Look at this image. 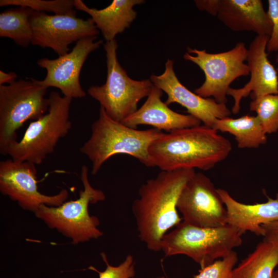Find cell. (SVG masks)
<instances>
[{
	"label": "cell",
	"instance_id": "cell-1",
	"mask_svg": "<svg viewBox=\"0 0 278 278\" xmlns=\"http://www.w3.org/2000/svg\"><path fill=\"white\" fill-rule=\"evenodd\" d=\"M195 169L161 171L139 188V197L132 205L138 236L152 251H161V242L167 230L181 222L177 203L182 189Z\"/></svg>",
	"mask_w": 278,
	"mask_h": 278
},
{
	"label": "cell",
	"instance_id": "cell-2",
	"mask_svg": "<svg viewBox=\"0 0 278 278\" xmlns=\"http://www.w3.org/2000/svg\"><path fill=\"white\" fill-rule=\"evenodd\" d=\"M231 142L212 127L200 125L164 133L151 144L149 152L162 171L198 168L207 170L224 160Z\"/></svg>",
	"mask_w": 278,
	"mask_h": 278
},
{
	"label": "cell",
	"instance_id": "cell-3",
	"mask_svg": "<svg viewBox=\"0 0 278 278\" xmlns=\"http://www.w3.org/2000/svg\"><path fill=\"white\" fill-rule=\"evenodd\" d=\"M164 133L155 128L137 130L126 126L111 118L100 106L99 117L91 126V136L80 151L91 161L93 175L109 158L119 154L132 156L145 166L153 167L149 149Z\"/></svg>",
	"mask_w": 278,
	"mask_h": 278
},
{
	"label": "cell",
	"instance_id": "cell-4",
	"mask_svg": "<svg viewBox=\"0 0 278 278\" xmlns=\"http://www.w3.org/2000/svg\"><path fill=\"white\" fill-rule=\"evenodd\" d=\"M241 236L237 229L228 224L216 228H201L182 221L164 235L161 251L166 257L186 255L202 269L240 246L242 242Z\"/></svg>",
	"mask_w": 278,
	"mask_h": 278
},
{
	"label": "cell",
	"instance_id": "cell-5",
	"mask_svg": "<svg viewBox=\"0 0 278 278\" xmlns=\"http://www.w3.org/2000/svg\"><path fill=\"white\" fill-rule=\"evenodd\" d=\"M47 112L30 123L23 136L8 148L7 155L17 161L39 165L52 153L72 128L70 111L72 98L50 92Z\"/></svg>",
	"mask_w": 278,
	"mask_h": 278
},
{
	"label": "cell",
	"instance_id": "cell-6",
	"mask_svg": "<svg viewBox=\"0 0 278 278\" xmlns=\"http://www.w3.org/2000/svg\"><path fill=\"white\" fill-rule=\"evenodd\" d=\"M80 177L83 189L79 192L78 199L58 206L43 204L34 213L49 228L56 229L74 244L97 239L103 235L98 228V218L89 214V205L104 201L106 196L102 190L92 186L85 165L81 167Z\"/></svg>",
	"mask_w": 278,
	"mask_h": 278
},
{
	"label": "cell",
	"instance_id": "cell-7",
	"mask_svg": "<svg viewBox=\"0 0 278 278\" xmlns=\"http://www.w3.org/2000/svg\"><path fill=\"white\" fill-rule=\"evenodd\" d=\"M117 47L115 39L103 44L107 67L106 83L91 86L87 92L111 118L121 123L137 110L138 103L149 96L154 85L150 79L135 80L128 76L118 62Z\"/></svg>",
	"mask_w": 278,
	"mask_h": 278
},
{
	"label": "cell",
	"instance_id": "cell-8",
	"mask_svg": "<svg viewBox=\"0 0 278 278\" xmlns=\"http://www.w3.org/2000/svg\"><path fill=\"white\" fill-rule=\"evenodd\" d=\"M47 89L33 78L0 85V153L18 141L17 131L27 120H37L48 111Z\"/></svg>",
	"mask_w": 278,
	"mask_h": 278
},
{
	"label": "cell",
	"instance_id": "cell-9",
	"mask_svg": "<svg viewBox=\"0 0 278 278\" xmlns=\"http://www.w3.org/2000/svg\"><path fill=\"white\" fill-rule=\"evenodd\" d=\"M247 50L243 42L237 43L231 50L216 54L187 47L184 59L197 64L205 75L204 82L194 93L206 98L212 97L217 102L226 104L231 83L250 74L245 63Z\"/></svg>",
	"mask_w": 278,
	"mask_h": 278
},
{
	"label": "cell",
	"instance_id": "cell-10",
	"mask_svg": "<svg viewBox=\"0 0 278 278\" xmlns=\"http://www.w3.org/2000/svg\"><path fill=\"white\" fill-rule=\"evenodd\" d=\"M177 209L183 222L201 228H216L227 224L224 204L211 179L195 172L187 182L178 199Z\"/></svg>",
	"mask_w": 278,
	"mask_h": 278
},
{
	"label": "cell",
	"instance_id": "cell-11",
	"mask_svg": "<svg viewBox=\"0 0 278 278\" xmlns=\"http://www.w3.org/2000/svg\"><path fill=\"white\" fill-rule=\"evenodd\" d=\"M36 165L27 161L12 159L0 162V192L16 202L24 210L35 213L45 204L58 206L67 199L69 193L65 189L58 194L46 195L38 190Z\"/></svg>",
	"mask_w": 278,
	"mask_h": 278
},
{
	"label": "cell",
	"instance_id": "cell-12",
	"mask_svg": "<svg viewBox=\"0 0 278 278\" xmlns=\"http://www.w3.org/2000/svg\"><path fill=\"white\" fill-rule=\"evenodd\" d=\"M30 21L33 31L31 44L50 48L59 56L70 52L72 43L99 34L91 18L84 20L76 16L49 15L35 11Z\"/></svg>",
	"mask_w": 278,
	"mask_h": 278
},
{
	"label": "cell",
	"instance_id": "cell-13",
	"mask_svg": "<svg viewBox=\"0 0 278 278\" xmlns=\"http://www.w3.org/2000/svg\"><path fill=\"white\" fill-rule=\"evenodd\" d=\"M97 38L89 37L79 40L71 51L56 59H39L37 64L46 70V75L42 80L34 79L35 82L46 89L56 88L66 97H84L86 93L80 84V74L89 54L103 43L102 40L95 41Z\"/></svg>",
	"mask_w": 278,
	"mask_h": 278
},
{
	"label": "cell",
	"instance_id": "cell-14",
	"mask_svg": "<svg viewBox=\"0 0 278 278\" xmlns=\"http://www.w3.org/2000/svg\"><path fill=\"white\" fill-rule=\"evenodd\" d=\"M165 68L161 75H151L150 80L154 86L167 94L165 102L167 105L180 104L186 109L188 114L212 128L216 119L231 115L226 104L218 103L213 98L202 97L183 85L175 73L172 60H167Z\"/></svg>",
	"mask_w": 278,
	"mask_h": 278
},
{
	"label": "cell",
	"instance_id": "cell-15",
	"mask_svg": "<svg viewBox=\"0 0 278 278\" xmlns=\"http://www.w3.org/2000/svg\"><path fill=\"white\" fill-rule=\"evenodd\" d=\"M268 36H256L250 44L247 50V65L250 79L242 88H230L227 95L234 99L232 108L233 114L240 110L242 98L250 95L252 100L268 94H278V76L276 70L270 62L266 51Z\"/></svg>",
	"mask_w": 278,
	"mask_h": 278
},
{
	"label": "cell",
	"instance_id": "cell-16",
	"mask_svg": "<svg viewBox=\"0 0 278 278\" xmlns=\"http://www.w3.org/2000/svg\"><path fill=\"white\" fill-rule=\"evenodd\" d=\"M163 91L154 86L144 104L121 123L136 129L140 125H147L167 133L201 125V122L189 114L176 112L161 100Z\"/></svg>",
	"mask_w": 278,
	"mask_h": 278
},
{
	"label": "cell",
	"instance_id": "cell-17",
	"mask_svg": "<svg viewBox=\"0 0 278 278\" xmlns=\"http://www.w3.org/2000/svg\"><path fill=\"white\" fill-rule=\"evenodd\" d=\"M216 17L234 31L271 33L272 23L260 0H219Z\"/></svg>",
	"mask_w": 278,
	"mask_h": 278
},
{
	"label": "cell",
	"instance_id": "cell-18",
	"mask_svg": "<svg viewBox=\"0 0 278 278\" xmlns=\"http://www.w3.org/2000/svg\"><path fill=\"white\" fill-rule=\"evenodd\" d=\"M218 192L227 212V224L235 228L242 235L247 231L263 236L262 225L278 220V194L264 203L247 204L238 202L223 189Z\"/></svg>",
	"mask_w": 278,
	"mask_h": 278
},
{
	"label": "cell",
	"instance_id": "cell-19",
	"mask_svg": "<svg viewBox=\"0 0 278 278\" xmlns=\"http://www.w3.org/2000/svg\"><path fill=\"white\" fill-rule=\"evenodd\" d=\"M145 2L143 0H113L110 5L101 9L90 8L81 0H74V5L76 9L90 15L106 42H109L115 39L116 35L130 27L137 16L133 7Z\"/></svg>",
	"mask_w": 278,
	"mask_h": 278
},
{
	"label": "cell",
	"instance_id": "cell-20",
	"mask_svg": "<svg viewBox=\"0 0 278 278\" xmlns=\"http://www.w3.org/2000/svg\"><path fill=\"white\" fill-rule=\"evenodd\" d=\"M277 265V246L263 240L233 269L231 278H272Z\"/></svg>",
	"mask_w": 278,
	"mask_h": 278
},
{
	"label": "cell",
	"instance_id": "cell-21",
	"mask_svg": "<svg viewBox=\"0 0 278 278\" xmlns=\"http://www.w3.org/2000/svg\"><path fill=\"white\" fill-rule=\"evenodd\" d=\"M233 135L239 148H256L267 142L265 133L257 116L246 115L237 118L217 119L212 127Z\"/></svg>",
	"mask_w": 278,
	"mask_h": 278
},
{
	"label": "cell",
	"instance_id": "cell-22",
	"mask_svg": "<svg viewBox=\"0 0 278 278\" xmlns=\"http://www.w3.org/2000/svg\"><path fill=\"white\" fill-rule=\"evenodd\" d=\"M35 11L24 7L6 9L0 14V37L12 40L22 47H27L33 37L30 19Z\"/></svg>",
	"mask_w": 278,
	"mask_h": 278
},
{
	"label": "cell",
	"instance_id": "cell-23",
	"mask_svg": "<svg viewBox=\"0 0 278 278\" xmlns=\"http://www.w3.org/2000/svg\"><path fill=\"white\" fill-rule=\"evenodd\" d=\"M250 110L256 113L267 134L278 131V94L265 95L252 100Z\"/></svg>",
	"mask_w": 278,
	"mask_h": 278
},
{
	"label": "cell",
	"instance_id": "cell-24",
	"mask_svg": "<svg viewBox=\"0 0 278 278\" xmlns=\"http://www.w3.org/2000/svg\"><path fill=\"white\" fill-rule=\"evenodd\" d=\"M74 0H1L0 6L27 7L40 12H53L57 15L76 16Z\"/></svg>",
	"mask_w": 278,
	"mask_h": 278
},
{
	"label": "cell",
	"instance_id": "cell-25",
	"mask_svg": "<svg viewBox=\"0 0 278 278\" xmlns=\"http://www.w3.org/2000/svg\"><path fill=\"white\" fill-rule=\"evenodd\" d=\"M236 252L232 251L226 256L215 260L200 269L193 278H231L232 272L238 262Z\"/></svg>",
	"mask_w": 278,
	"mask_h": 278
},
{
	"label": "cell",
	"instance_id": "cell-26",
	"mask_svg": "<svg viewBox=\"0 0 278 278\" xmlns=\"http://www.w3.org/2000/svg\"><path fill=\"white\" fill-rule=\"evenodd\" d=\"M101 256L107 266L105 270L100 271L94 267H90V269L98 273L99 278H134L135 263L131 255H128L125 259L117 266H112L109 263L105 253L102 252Z\"/></svg>",
	"mask_w": 278,
	"mask_h": 278
},
{
	"label": "cell",
	"instance_id": "cell-27",
	"mask_svg": "<svg viewBox=\"0 0 278 278\" xmlns=\"http://www.w3.org/2000/svg\"><path fill=\"white\" fill-rule=\"evenodd\" d=\"M267 11L272 23L271 33L269 37L266 51L272 53L278 51V0H268Z\"/></svg>",
	"mask_w": 278,
	"mask_h": 278
},
{
	"label": "cell",
	"instance_id": "cell-28",
	"mask_svg": "<svg viewBox=\"0 0 278 278\" xmlns=\"http://www.w3.org/2000/svg\"><path fill=\"white\" fill-rule=\"evenodd\" d=\"M264 239L275 244L278 248V220L262 225Z\"/></svg>",
	"mask_w": 278,
	"mask_h": 278
},
{
	"label": "cell",
	"instance_id": "cell-29",
	"mask_svg": "<svg viewBox=\"0 0 278 278\" xmlns=\"http://www.w3.org/2000/svg\"><path fill=\"white\" fill-rule=\"evenodd\" d=\"M194 2L199 10L205 11L213 16H217L219 0H196Z\"/></svg>",
	"mask_w": 278,
	"mask_h": 278
},
{
	"label": "cell",
	"instance_id": "cell-30",
	"mask_svg": "<svg viewBox=\"0 0 278 278\" xmlns=\"http://www.w3.org/2000/svg\"><path fill=\"white\" fill-rule=\"evenodd\" d=\"M18 76L15 72H10L5 73L4 71H0V85H5L7 83L11 84L15 81Z\"/></svg>",
	"mask_w": 278,
	"mask_h": 278
},
{
	"label": "cell",
	"instance_id": "cell-31",
	"mask_svg": "<svg viewBox=\"0 0 278 278\" xmlns=\"http://www.w3.org/2000/svg\"><path fill=\"white\" fill-rule=\"evenodd\" d=\"M272 278H278V270H274Z\"/></svg>",
	"mask_w": 278,
	"mask_h": 278
},
{
	"label": "cell",
	"instance_id": "cell-32",
	"mask_svg": "<svg viewBox=\"0 0 278 278\" xmlns=\"http://www.w3.org/2000/svg\"><path fill=\"white\" fill-rule=\"evenodd\" d=\"M276 62L278 63V54L276 56V59H275ZM276 71L278 73V67L276 68Z\"/></svg>",
	"mask_w": 278,
	"mask_h": 278
},
{
	"label": "cell",
	"instance_id": "cell-33",
	"mask_svg": "<svg viewBox=\"0 0 278 278\" xmlns=\"http://www.w3.org/2000/svg\"><path fill=\"white\" fill-rule=\"evenodd\" d=\"M157 278H165L164 276L158 277Z\"/></svg>",
	"mask_w": 278,
	"mask_h": 278
}]
</instances>
